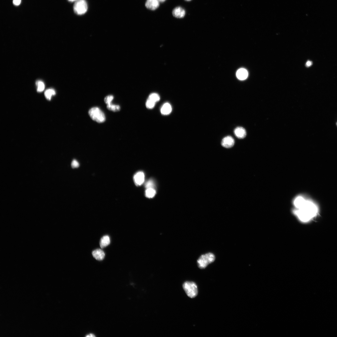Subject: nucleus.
Here are the masks:
<instances>
[{
    "label": "nucleus",
    "instance_id": "obj_1",
    "mask_svg": "<svg viewBox=\"0 0 337 337\" xmlns=\"http://www.w3.org/2000/svg\"><path fill=\"white\" fill-rule=\"evenodd\" d=\"M293 205L294 208L293 210L294 214L303 223L309 222L318 213V207L314 202L302 195L294 198Z\"/></svg>",
    "mask_w": 337,
    "mask_h": 337
},
{
    "label": "nucleus",
    "instance_id": "obj_2",
    "mask_svg": "<svg viewBox=\"0 0 337 337\" xmlns=\"http://www.w3.org/2000/svg\"><path fill=\"white\" fill-rule=\"evenodd\" d=\"M88 114L92 120L97 122L102 123L106 121L105 113L98 107H95L91 109L88 111Z\"/></svg>",
    "mask_w": 337,
    "mask_h": 337
},
{
    "label": "nucleus",
    "instance_id": "obj_3",
    "mask_svg": "<svg viewBox=\"0 0 337 337\" xmlns=\"http://www.w3.org/2000/svg\"><path fill=\"white\" fill-rule=\"evenodd\" d=\"M215 255L212 253H209L202 255L197 260L198 267L200 269L205 268L215 261Z\"/></svg>",
    "mask_w": 337,
    "mask_h": 337
},
{
    "label": "nucleus",
    "instance_id": "obj_4",
    "mask_svg": "<svg viewBox=\"0 0 337 337\" xmlns=\"http://www.w3.org/2000/svg\"><path fill=\"white\" fill-rule=\"evenodd\" d=\"M183 288L187 295L193 298L198 294V289L196 284L193 282H186L183 285Z\"/></svg>",
    "mask_w": 337,
    "mask_h": 337
},
{
    "label": "nucleus",
    "instance_id": "obj_5",
    "mask_svg": "<svg viewBox=\"0 0 337 337\" xmlns=\"http://www.w3.org/2000/svg\"><path fill=\"white\" fill-rule=\"evenodd\" d=\"M74 9L77 15H82L85 14L87 10V5L85 0H78L74 5Z\"/></svg>",
    "mask_w": 337,
    "mask_h": 337
},
{
    "label": "nucleus",
    "instance_id": "obj_6",
    "mask_svg": "<svg viewBox=\"0 0 337 337\" xmlns=\"http://www.w3.org/2000/svg\"><path fill=\"white\" fill-rule=\"evenodd\" d=\"M114 99V96L112 95H109L106 96L105 99V102L107 105V108L109 110L117 112L120 110V107L117 105H114L112 103Z\"/></svg>",
    "mask_w": 337,
    "mask_h": 337
},
{
    "label": "nucleus",
    "instance_id": "obj_7",
    "mask_svg": "<svg viewBox=\"0 0 337 337\" xmlns=\"http://www.w3.org/2000/svg\"><path fill=\"white\" fill-rule=\"evenodd\" d=\"M133 179L134 182L136 186H141L144 182V174L143 172H139L134 175Z\"/></svg>",
    "mask_w": 337,
    "mask_h": 337
},
{
    "label": "nucleus",
    "instance_id": "obj_8",
    "mask_svg": "<svg viewBox=\"0 0 337 337\" xmlns=\"http://www.w3.org/2000/svg\"><path fill=\"white\" fill-rule=\"evenodd\" d=\"M234 143L233 139L231 136H228L223 139L221 145L224 147L229 148L232 147L234 146Z\"/></svg>",
    "mask_w": 337,
    "mask_h": 337
},
{
    "label": "nucleus",
    "instance_id": "obj_9",
    "mask_svg": "<svg viewBox=\"0 0 337 337\" xmlns=\"http://www.w3.org/2000/svg\"><path fill=\"white\" fill-rule=\"evenodd\" d=\"M160 6V2L158 0H147L145 6L148 9L155 11Z\"/></svg>",
    "mask_w": 337,
    "mask_h": 337
},
{
    "label": "nucleus",
    "instance_id": "obj_10",
    "mask_svg": "<svg viewBox=\"0 0 337 337\" xmlns=\"http://www.w3.org/2000/svg\"><path fill=\"white\" fill-rule=\"evenodd\" d=\"M174 17L177 18H184L186 15L185 10L181 7H177L174 8L172 12Z\"/></svg>",
    "mask_w": 337,
    "mask_h": 337
},
{
    "label": "nucleus",
    "instance_id": "obj_11",
    "mask_svg": "<svg viewBox=\"0 0 337 337\" xmlns=\"http://www.w3.org/2000/svg\"><path fill=\"white\" fill-rule=\"evenodd\" d=\"M234 133L237 138L240 139H244L246 135V132L245 130L241 127H238L236 128L234 130Z\"/></svg>",
    "mask_w": 337,
    "mask_h": 337
},
{
    "label": "nucleus",
    "instance_id": "obj_12",
    "mask_svg": "<svg viewBox=\"0 0 337 337\" xmlns=\"http://www.w3.org/2000/svg\"><path fill=\"white\" fill-rule=\"evenodd\" d=\"M92 254L93 257L96 260L99 261L102 260L105 257L104 252L100 249H96L93 251L92 252Z\"/></svg>",
    "mask_w": 337,
    "mask_h": 337
},
{
    "label": "nucleus",
    "instance_id": "obj_13",
    "mask_svg": "<svg viewBox=\"0 0 337 337\" xmlns=\"http://www.w3.org/2000/svg\"><path fill=\"white\" fill-rule=\"evenodd\" d=\"M172 108L171 105L168 103L164 104L161 109V113L163 115H167L170 114L172 112Z\"/></svg>",
    "mask_w": 337,
    "mask_h": 337
},
{
    "label": "nucleus",
    "instance_id": "obj_14",
    "mask_svg": "<svg viewBox=\"0 0 337 337\" xmlns=\"http://www.w3.org/2000/svg\"><path fill=\"white\" fill-rule=\"evenodd\" d=\"M248 75V72L246 70L244 69H241L237 71V76L240 80H243L246 79Z\"/></svg>",
    "mask_w": 337,
    "mask_h": 337
},
{
    "label": "nucleus",
    "instance_id": "obj_15",
    "mask_svg": "<svg viewBox=\"0 0 337 337\" xmlns=\"http://www.w3.org/2000/svg\"><path fill=\"white\" fill-rule=\"evenodd\" d=\"M110 243L109 237L108 235H105L101 239L100 243V246L101 248H103L108 246Z\"/></svg>",
    "mask_w": 337,
    "mask_h": 337
},
{
    "label": "nucleus",
    "instance_id": "obj_16",
    "mask_svg": "<svg viewBox=\"0 0 337 337\" xmlns=\"http://www.w3.org/2000/svg\"><path fill=\"white\" fill-rule=\"evenodd\" d=\"M156 193L155 189L153 188L147 189L146 191V196L148 198H151L153 197Z\"/></svg>",
    "mask_w": 337,
    "mask_h": 337
},
{
    "label": "nucleus",
    "instance_id": "obj_17",
    "mask_svg": "<svg viewBox=\"0 0 337 337\" xmlns=\"http://www.w3.org/2000/svg\"><path fill=\"white\" fill-rule=\"evenodd\" d=\"M45 94L46 98L50 100L52 96L55 94V92L53 89H49L45 91Z\"/></svg>",
    "mask_w": 337,
    "mask_h": 337
},
{
    "label": "nucleus",
    "instance_id": "obj_18",
    "mask_svg": "<svg viewBox=\"0 0 337 337\" xmlns=\"http://www.w3.org/2000/svg\"><path fill=\"white\" fill-rule=\"evenodd\" d=\"M148 99H150L155 103H157L160 100V98L159 95L156 93H152L151 94Z\"/></svg>",
    "mask_w": 337,
    "mask_h": 337
},
{
    "label": "nucleus",
    "instance_id": "obj_19",
    "mask_svg": "<svg viewBox=\"0 0 337 337\" xmlns=\"http://www.w3.org/2000/svg\"><path fill=\"white\" fill-rule=\"evenodd\" d=\"M156 104V103L153 100L148 99L146 103V106L148 109H152L155 107Z\"/></svg>",
    "mask_w": 337,
    "mask_h": 337
},
{
    "label": "nucleus",
    "instance_id": "obj_20",
    "mask_svg": "<svg viewBox=\"0 0 337 337\" xmlns=\"http://www.w3.org/2000/svg\"><path fill=\"white\" fill-rule=\"evenodd\" d=\"M37 83L38 86L37 91L40 92L43 91L45 88V85L44 83L41 81H38Z\"/></svg>",
    "mask_w": 337,
    "mask_h": 337
},
{
    "label": "nucleus",
    "instance_id": "obj_21",
    "mask_svg": "<svg viewBox=\"0 0 337 337\" xmlns=\"http://www.w3.org/2000/svg\"><path fill=\"white\" fill-rule=\"evenodd\" d=\"M146 187L147 189L149 188H153L154 186V182L152 180L149 181L146 184Z\"/></svg>",
    "mask_w": 337,
    "mask_h": 337
},
{
    "label": "nucleus",
    "instance_id": "obj_22",
    "mask_svg": "<svg viewBox=\"0 0 337 337\" xmlns=\"http://www.w3.org/2000/svg\"><path fill=\"white\" fill-rule=\"evenodd\" d=\"M79 164L78 162L76 160H74L72 163L71 166L73 168H77L79 167Z\"/></svg>",
    "mask_w": 337,
    "mask_h": 337
},
{
    "label": "nucleus",
    "instance_id": "obj_23",
    "mask_svg": "<svg viewBox=\"0 0 337 337\" xmlns=\"http://www.w3.org/2000/svg\"><path fill=\"white\" fill-rule=\"evenodd\" d=\"M21 2V0H13V4L16 6L19 5Z\"/></svg>",
    "mask_w": 337,
    "mask_h": 337
},
{
    "label": "nucleus",
    "instance_id": "obj_24",
    "mask_svg": "<svg viewBox=\"0 0 337 337\" xmlns=\"http://www.w3.org/2000/svg\"><path fill=\"white\" fill-rule=\"evenodd\" d=\"M313 64L312 62L308 61L306 63V65L307 67H309L310 66Z\"/></svg>",
    "mask_w": 337,
    "mask_h": 337
},
{
    "label": "nucleus",
    "instance_id": "obj_25",
    "mask_svg": "<svg viewBox=\"0 0 337 337\" xmlns=\"http://www.w3.org/2000/svg\"><path fill=\"white\" fill-rule=\"evenodd\" d=\"M95 336L94 335H93V334H90L89 335H87L86 336V337H95Z\"/></svg>",
    "mask_w": 337,
    "mask_h": 337
},
{
    "label": "nucleus",
    "instance_id": "obj_26",
    "mask_svg": "<svg viewBox=\"0 0 337 337\" xmlns=\"http://www.w3.org/2000/svg\"><path fill=\"white\" fill-rule=\"evenodd\" d=\"M160 2L163 3L166 1V0H158Z\"/></svg>",
    "mask_w": 337,
    "mask_h": 337
},
{
    "label": "nucleus",
    "instance_id": "obj_27",
    "mask_svg": "<svg viewBox=\"0 0 337 337\" xmlns=\"http://www.w3.org/2000/svg\"><path fill=\"white\" fill-rule=\"evenodd\" d=\"M68 1H70V2H75V1L76 2L77 1H78V0H68Z\"/></svg>",
    "mask_w": 337,
    "mask_h": 337
},
{
    "label": "nucleus",
    "instance_id": "obj_28",
    "mask_svg": "<svg viewBox=\"0 0 337 337\" xmlns=\"http://www.w3.org/2000/svg\"><path fill=\"white\" fill-rule=\"evenodd\" d=\"M185 1H187V2H189V1H191V0H185Z\"/></svg>",
    "mask_w": 337,
    "mask_h": 337
},
{
    "label": "nucleus",
    "instance_id": "obj_29",
    "mask_svg": "<svg viewBox=\"0 0 337 337\" xmlns=\"http://www.w3.org/2000/svg\"><path fill=\"white\" fill-rule=\"evenodd\" d=\"M336 126H337V122L336 123Z\"/></svg>",
    "mask_w": 337,
    "mask_h": 337
}]
</instances>
